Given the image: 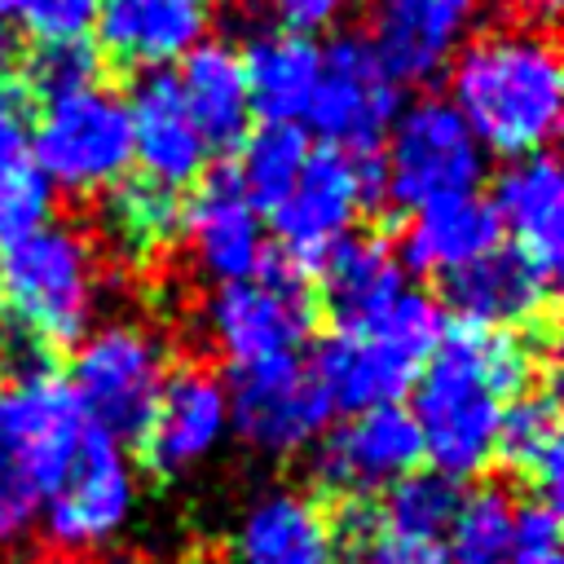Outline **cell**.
<instances>
[{
  "instance_id": "6da1fadb",
  "label": "cell",
  "mask_w": 564,
  "mask_h": 564,
  "mask_svg": "<svg viewBox=\"0 0 564 564\" xmlns=\"http://www.w3.org/2000/svg\"><path fill=\"white\" fill-rule=\"evenodd\" d=\"M546 344L533 330L449 326L414 379V427L432 471L454 485L494 463L502 410L533 392Z\"/></svg>"
},
{
  "instance_id": "7a4b0ae2",
  "label": "cell",
  "mask_w": 564,
  "mask_h": 564,
  "mask_svg": "<svg viewBox=\"0 0 564 564\" xmlns=\"http://www.w3.org/2000/svg\"><path fill=\"white\" fill-rule=\"evenodd\" d=\"M454 110L480 150L502 159L542 154L560 128L564 66L555 44L533 31H485L476 35L449 70Z\"/></svg>"
},
{
  "instance_id": "3957f363",
  "label": "cell",
  "mask_w": 564,
  "mask_h": 564,
  "mask_svg": "<svg viewBox=\"0 0 564 564\" xmlns=\"http://www.w3.org/2000/svg\"><path fill=\"white\" fill-rule=\"evenodd\" d=\"M93 317V256L62 225H40L0 247V322L22 370H48L44 352L75 348Z\"/></svg>"
},
{
  "instance_id": "277c9868",
  "label": "cell",
  "mask_w": 564,
  "mask_h": 564,
  "mask_svg": "<svg viewBox=\"0 0 564 564\" xmlns=\"http://www.w3.org/2000/svg\"><path fill=\"white\" fill-rule=\"evenodd\" d=\"M441 335H445L441 304L423 291H401L379 317L322 339L308 370L322 383L330 410L361 414V410L397 405L414 388Z\"/></svg>"
},
{
  "instance_id": "5b68a950",
  "label": "cell",
  "mask_w": 564,
  "mask_h": 564,
  "mask_svg": "<svg viewBox=\"0 0 564 564\" xmlns=\"http://www.w3.org/2000/svg\"><path fill=\"white\" fill-rule=\"evenodd\" d=\"M88 419L53 370H22L0 388V542L35 524L44 494L57 485L84 441Z\"/></svg>"
},
{
  "instance_id": "8992f818",
  "label": "cell",
  "mask_w": 564,
  "mask_h": 564,
  "mask_svg": "<svg viewBox=\"0 0 564 564\" xmlns=\"http://www.w3.org/2000/svg\"><path fill=\"white\" fill-rule=\"evenodd\" d=\"M167 352L163 339L137 322H110L93 335H84L70 348V375L66 388L88 419V427L123 441H137L154 397L167 379Z\"/></svg>"
},
{
  "instance_id": "52a82bcc",
  "label": "cell",
  "mask_w": 564,
  "mask_h": 564,
  "mask_svg": "<svg viewBox=\"0 0 564 564\" xmlns=\"http://www.w3.org/2000/svg\"><path fill=\"white\" fill-rule=\"evenodd\" d=\"M31 159L48 185L66 194H101L132 167L128 101L106 88H84L44 101L31 119Z\"/></svg>"
},
{
  "instance_id": "ba28073f",
  "label": "cell",
  "mask_w": 564,
  "mask_h": 564,
  "mask_svg": "<svg viewBox=\"0 0 564 564\" xmlns=\"http://www.w3.org/2000/svg\"><path fill=\"white\" fill-rule=\"evenodd\" d=\"M137 511V467L123 445L97 427H84V441L57 485L40 502V533L57 555H97L106 551Z\"/></svg>"
},
{
  "instance_id": "9c48e42d",
  "label": "cell",
  "mask_w": 564,
  "mask_h": 564,
  "mask_svg": "<svg viewBox=\"0 0 564 564\" xmlns=\"http://www.w3.org/2000/svg\"><path fill=\"white\" fill-rule=\"evenodd\" d=\"M317 326V300L308 273L282 256H264L247 282L216 286L207 304V330L234 366L295 357Z\"/></svg>"
},
{
  "instance_id": "30bf717a",
  "label": "cell",
  "mask_w": 564,
  "mask_h": 564,
  "mask_svg": "<svg viewBox=\"0 0 564 564\" xmlns=\"http://www.w3.org/2000/svg\"><path fill=\"white\" fill-rule=\"evenodd\" d=\"M480 176L485 150L449 101L423 97L392 119L388 154L379 159V198H388L392 207L419 212L423 203L449 194H476Z\"/></svg>"
},
{
  "instance_id": "8fae6325",
  "label": "cell",
  "mask_w": 564,
  "mask_h": 564,
  "mask_svg": "<svg viewBox=\"0 0 564 564\" xmlns=\"http://www.w3.org/2000/svg\"><path fill=\"white\" fill-rule=\"evenodd\" d=\"M379 198V154H344V150H308V163L295 189L269 212L278 256L300 273H317L339 238H348L352 220L366 203Z\"/></svg>"
},
{
  "instance_id": "7c38bea8",
  "label": "cell",
  "mask_w": 564,
  "mask_h": 564,
  "mask_svg": "<svg viewBox=\"0 0 564 564\" xmlns=\"http://www.w3.org/2000/svg\"><path fill=\"white\" fill-rule=\"evenodd\" d=\"M225 401H229V432H238L251 449L269 458L304 454L330 427V401L313 379L308 361L300 357L234 366Z\"/></svg>"
},
{
  "instance_id": "4fadbf2b",
  "label": "cell",
  "mask_w": 564,
  "mask_h": 564,
  "mask_svg": "<svg viewBox=\"0 0 564 564\" xmlns=\"http://www.w3.org/2000/svg\"><path fill=\"white\" fill-rule=\"evenodd\" d=\"M401 84L388 75L366 35H339L322 53V75L308 97V128L344 154H375L397 119Z\"/></svg>"
},
{
  "instance_id": "5bb4252c",
  "label": "cell",
  "mask_w": 564,
  "mask_h": 564,
  "mask_svg": "<svg viewBox=\"0 0 564 564\" xmlns=\"http://www.w3.org/2000/svg\"><path fill=\"white\" fill-rule=\"evenodd\" d=\"M308 467L326 494L344 502H370L375 494H388L397 480L423 467V441L410 410L379 405L326 427L313 441Z\"/></svg>"
},
{
  "instance_id": "9a60e30c",
  "label": "cell",
  "mask_w": 564,
  "mask_h": 564,
  "mask_svg": "<svg viewBox=\"0 0 564 564\" xmlns=\"http://www.w3.org/2000/svg\"><path fill=\"white\" fill-rule=\"evenodd\" d=\"M225 436H229L225 383L207 366H172L137 436V449L154 476L176 480L203 467Z\"/></svg>"
},
{
  "instance_id": "2e32d148",
  "label": "cell",
  "mask_w": 564,
  "mask_h": 564,
  "mask_svg": "<svg viewBox=\"0 0 564 564\" xmlns=\"http://www.w3.org/2000/svg\"><path fill=\"white\" fill-rule=\"evenodd\" d=\"M97 53L115 70H159L194 53L212 26V0H97Z\"/></svg>"
},
{
  "instance_id": "e0dca14e",
  "label": "cell",
  "mask_w": 564,
  "mask_h": 564,
  "mask_svg": "<svg viewBox=\"0 0 564 564\" xmlns=\"http://www.w3.org/2000/svg\"><path fill=\"white\" fill-rule=\"evenodd\" d=\"M498 229L511 234V251L542 278L555 282L564 264V176L560 163L542 150L529 159H516L498 172L494 198H489Z\"/></svg>"
},
{
  "instance_id": "ac0fdd59",
  "label": "cell",
  "mask_w": 564,
  "mask_h": 564,
  "mask_svg": "<svg viewBox=\"0 0 564 564\" xmlns=\"http://www.w3.org/2000/svg\"><path fill=\"white\" fill-rule=\"evenodd\" d=\"M441 300L458 326L485 330H546L551 317V282H542L511 247H494L489 256L445 273Z\"/></svg>"
},
{
  "instance_id": "d6986e66",
  "label": "cell",
  "mask_w": 564,
  "mask_h": 564,
  "mask_svg": "<svg viewBox=\"0 0 564 564\" xmlns=\"http://www.w3.org/2000/svg\"><path fill=\"white\" fill-rule=\"evenodd\" d=\"M181 234H189L198 269L220 286L247 282L264 264L260 216L247 203V194L238 189L229 167H220L212 176H198V189L181 212Z\"/></svg>"
},
{
  "instance_id": "ffe728a7",
  "label": "cell",
  "mask_w": 564,
  "mask_h": 564,
  "mask_svg": "<svg viewBox=\"0 0 564 564\" xmlns=\"http://www.w3.org/2000/svg\"><path fill=\"white\" fill-rule=\"evenodd\" d=\"M234 564H339L330 516L317 498L300 489H264L256 494L229 538Z\"/></svg>"
},
{
  "instance_id": "44dd1931",
  "label": "cell",
  "mask_w": 564,
  "mask_h": 564,
  "mask_svg": "<svg viewBox=\"0 0 564 564\" xmlns=\"http://www.w3.org/2000/svg\"><path fill=\"white\" fill-rule=\"evenodd\" d=\"M128 123H132V159L141 163V176L181 189L194 185L207 167V145L185 110V97L176 88V75L150 70L128 101Z\"/></svg>"
},
{
  "instance_id": "7402d4cb",
  "label": "cell",
  "mask_w": 564,
  "mask_h": 564,
  "mask_svg": "<svg viewBox=\"0 0 564 564\" xmlns=\"http://www.w3.org/2000/svg\"><path fill=\"white\" fill-rule=\"evenodd\" d=\"M313 278H317L313 300L339 330L379 317L405 291V269L397 251L375 234L339 238Z\"/></svg>"
},
{
  "instance_id": "603a6c76",
  "label": "cell",
  "mask_w": 564,
  "mask_h": 564,
  "mask_svg": "<svg viewBox=\"0 0 564 564\" xmlns=\"http://www.w3.org/2000/svg\"><path fill=\"white\" fill-rule=\"evenodd\" d=\"M494 247H502V229L498 216L489 207V198L480 194H449L436 203H423L405 234H401V269L410 264L414 273H454L480 256H489Z\"/></svg>"
},
{
  "instance_id": "cb8c5ba5",
  "label": "cell",
  "mask_w": 564,
  "mask_h": 564,
  "mask_svg": "<svg viewBox=\"0 0 564 564\" xmlns=\"http://www.w3.org/2000/svg\"><path fill=\"white\" fill-rule=\"evenodd\" d=\"M251 110H260L269 123H295V115L308 110V97L322 75V48L291 31H256L247 48L238 53Z\"/></svg>"
},
{
  "instance_id": "d4e9b609",
  "label": "cell",
  "mask_w": 564,
  "mask_h": 564,
  "mask_svg": "<svg viewBox=\"0 0 564 564\" xmlns=\"http://www.w3.org/2000/svg\"><path fill=\"white\" fill-rule=\"evenodd\" d=\"M176 88L207 150L242 145V137L251 132V97H247V79L234 48L198 44L194 53H185Z\"/></svg>"
},
{
  "instance_id": "484cf974",
  "label": "cell",
  "mask_w": 564,
  "mask_h": 564,
  "mask_svg": "<svg viewBox=\"0 0 564 564\" xmlns=\"http://www.w3.org/2000/svg\"><path fill=\"white\" fill-rule=\"evenodd\" d=\"M53 185L31 159V101L0 84V247L48 225Z\"/></svg>"
},
{
  "instance_id": "4316f807",
  "label": "cell",
  "mask_w": 564,
  "mask_h": 564,
  "mask_svg": "<svg viewBox=\"0 0 564 564\" xmlns=\"http://www.w3.org/2000/svg\"><path fill=\"white\" fill-rule=\"evenodd\" d=\"M463 35V18L414 4V0H379L375 4V31L366 35L388 75L401 79H427L436 75L454 44Z\"/></svg>"
},
{
  "instance_id": "83f0119b",
  "label": "cell",
  "mask_w": 564,
  "mask_h": 564,
  "mask_svg": "<svg viewBox=\"0 0 564 564\" xmlns=\"http://www.w3.org/2000/svg\"><path fill=\"white\" fill-rule=\"evenodd\" d=\"M494 458L524 476L546 502H555L564 480V445H560V405L555 392H524L502 410Z\"/></svg>"
},
{
  "instance_id": "f1b7e54d",
  "label": "cell",
  "mask_w": 564,
  "mask_h": 564,
  "mask_svg": "<svg viewBox=\"0 0 564 564\" xmlns=\"http://www.w3.org/2000/svg\"><path fill=\"white\" fill-rule=\"evenodd\" d=\"M181 212L185 203L176 198V189H163L145 176H123L119 185L106 189L101 225L128 260L145 264L181 238Z\"/></svg>"
},
{
  "instance_id": "f546056e",
  "label": "cell",
  "mask_w": 564,
  "mask_h": 564,
  "mask_svg": "<svg viewBox=\"0 0 564 564\" xmlns=\"http://www.w3.org/2000/svg\"><path fill=\"white\" fill-rule=\"evenodd\" d=\"M308 163V137L300 123H264L242 137L234 181L251 207H278Z\"/></svg>"
},
{
  "instance_id": "4dcf8cb0",
  "label": "cell",
  "mask_w": 564,
  "mask_h": 564,
  "mask_svg": "<svg viewBox=\"0 0 564 564\" xmlns=\"http://www.w3.org/2000/svg\"><path fill=\"white\" fill-rule=\"evenodd\" d=\"M445 538L449 564H507L516 538V498L502 485H476L458 498Z\"/></svg>"
},
{
  "instance_id": "1f68e13d",
  "label": "cell",
  "mask_w": 564,
  "mask_h": 564,
  "mask_svg": "<svg viewBox=\"0 0 564 564\" xmlns=\"http://www.w3.org/2000/svg\"><path fill=\"white\" fill-rule=\"evenodd\" d=\"M458 498H463V489L449 476L419 467L383 494V507H375V516H379V529H388V533L419 538V542H445Z\"/></svg>"
},
{
  "instance_id": "d6a6232c",
  "label": "cell",
  "mask_w": 564,
  "mask_h": 564,
  "mask_svg": "<svg viewBox=\"0 0 564 564\" xmlns=\"http://www.w3.org/2000/svg\"><path fill=\"white\" fill-rule=\"evenodd\" d=\"M18 70H13V88L26 97V101H57V97H70V93H84V88H97L101 79V53L97 44L88 40H57V44H31L22 48L18 57Z\"/></svg>"
},
{
  "instance_id": "836d02e7",
  "label": "cell",
  "mask_w": 564,
  "mask_h": 564,
  "mask_svg": "<svg viewBox=\"0 0 564 564\" xmlns=\"http://www.w3.org/2000/svg\"><path fill=\"white\" fill-rule=\"evenodd\" d=\"M560 507L546 498L516 502V538L507 564H564L560 560Z\"/></svg>"
},
{
  "instance_id": "e575fe53",
  "label": "cell",
  "mask_w": 564,
  "mask_h": 564,
  "mask_svg": "<svg viewBox=\"0 0 564 564\" xmlns=\"http://www.w3.org/2000/svg\"><path fill=\"white\" fill-rule=\"evenodd\" d=\"M339 555H348L352 564H449L445 542H419V538L388 533V529H379V516L361 538L344 542Z\"/></svg>"
},
{
  "instance_id": "d590c367",
  "label": "cell",
  "mask_w": 564,
  "mask_h": 564,
  "mask_svg": "<svg viewBox=\"0 0 564 564\" xmlns=\"http://www.w3.org/2000/svg\"><path fill=\"white\" fill-rule=\"evenodd\" d=\"M18 13L31 44H57L84 40V31L97 22V0H26Z\"/></svg>"
},
{
  "instance_id": "8d00e7d4",
  "label": "cell",
  "mask_w": 564,
  "mask_h": 564,
  "mask_svg": "<svg viewBox=\"0 0 564 564\" xmlns=\"http://www.w3.org/2000/svg\"><path fill=\"white\" fill-rule=\"evenodd\" d=\"M352 0H273V13L282 22V31L291 35H317V31H330L344 13H348Z\"/></svg>"
},
{
  "instance_id": "74e56055",
  "label": "cell",
  "mask_w": 564,
  "mask_h": 564,
  "mask_svg": "<svg viewBox=\"0 0 564 564\" xmlns=\"http://www.w3.org/2000/svg\"><path fill=\"white\" fill-rule=\"evenodd\" d=\"M520 18H529V26L533 22H551L555 13H560V0H507Z\"/></svg>"
},
{
  "instance_id": "f35d334b",
  "label": "cell",
  "mask_w": 564,
  "mask_h": 564,
  "mask_svg": "<svg viewBox=\"0 0 564 564\" xmlns=\"http://www.w3.org/2000/svg\"><path fill=\"white\" fill-rule=\"evenodd\" d=\"M414 4H427V9H441V13H454L467 22V13L476 9V0H414Z\"/></svg>"
},
{
  "instance_id": "ab89813d",
  "label": "cell",
  "mask_w": 564,
  "mask_h": 564,
  "mask_svg": "<svg viewBox=\"0 0 564 564\" xmlns=\"http://www.w3.org/2000/svg\"><path fill=\"white\" fill-rule=\"evenodd\" d=\"M4 57H18V48H13V40L0 31V84H4Z\"/></svg>"
},
{
  "instance_id": "60d3db41",
  "label": "cell",
  "mask_w": 564,
  "mask_h": 564,
  "mask_svg": "<svg viewBox=\"0 0 564 564\" xmlns=\"http://www.w3.org/2000/svg\"><path fill=\"white\" fill-rule=\"evenodd\" d=\"M26 0H0V9H22Z\"/></svg>"
},
{
  "instance_id": "b9f144b4",
  "label": "cell",
  "mask_w": 564,
  "mask_h": 564,
  "mask_svg": "<svg viewBox=\"0 0 564 564\" xmlns=\"http://www.w3.org/2000/svg\"><path fill=\"white\" fill-rule=\"evenodd\" d=\"M0 370H4V344H0Z\"/></svg>"
}]
</instances>
